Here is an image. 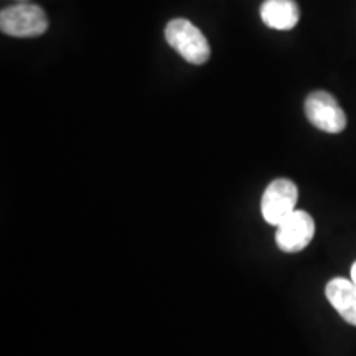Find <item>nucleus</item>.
Listing matches in <instances>:
<instances>
[{
  "label": "nucleus",
  "mask_w": 356,
  "mask_h": 356,
  "mask_svg": "<svg viewBox=\"0 0 356 356\" xmlns=\"http://www.w3.org/2000/svg\"><path fill=\"white\" fill-rule=\"evenodd\" d=\"M167 43L191 65H204L210 60L211 48L202 30L185 19H173L165 26Z\"/></svg>",
  "instance_id": "1"
},
{
  "label": "nucleus",
  "mask_w": 356,
  "mask_h": 356,
  "mask_svg": "<svg viewBox=\"0 0 356 356\" xmlns=\"http://www.w3.org/2000/svg\"><path fill=\"white\" fill-rule=\"evenodd\" d=\"M0 30L15 38L40 37L48 30V17L40 6L20 2L3 8L0 13Z\"/></svg>",
  "instance_id": "2"
},
{
  "label": "nucleus",
  "mask_w": 356,
  "mask_h": 356,
  "mask_svg": "<svg viewBox=\"0 0 356 356\" xmlns=\"http://www.w3.org/2000/svg\"><path fill=\"white\" fill-rule=\"evenodd\" d=\"M297 200H299V188L293 181L287 178H277L267 188L261 200V213L266 222L277 226L289 215L296 211Z\"/></svg>",
  "instance_id": "3"
},
{
  "label": "nucleus",
  "mask_w": 356,
  "mask_h": 356,
  "mask_svg": "<svg viewBox=\"0 0 356 356\" xmlns=\"http://www.w3.org/2000/svg\"><path fill=\"white\" fill-rule=\"evenodd\" d=\"M305 115L312 126L327 134H338L346 127V115L338 101L327 91H314L305 99Z\"/></svg>",
  "instance_id": "4"
},
{
  "label": "nucleus",
  "mask_w": 356,
  "mask_h": 356,
  "mask_svg": "<svg viewBox=\"0 0 356 356\" xmlns=\"http://www.w3.org/2000/svg\"><path fill=\"white\" fill-rule=\"evenodd\" d=\"M315 234V222L309 213L296 210L277 226L275 243L280 251L299 252L309 246Z\"/></svg>",
  "instance_id": "5"
},
{
  "label": "nucleus",
  "mask_w": 356,
  "mask_h": 356,
  "mask_svg": "<svg viewBox=\"0 0 356 356\" xmlns=\"http://www.w3.org/2000/svg\"><path fill=\"white\" fill-rule=\"evenodd\" d=\"M325 296L345 322L356 327V284L351 279L335 277L327 284Z\"/></svg>",
  "instance_id": "6"
},
{
  "label": "nucleus",
  "mask_w": 356,
  "mask_h": 356,
  "mask_svg": "<svg viewBox=\"0 0 356 356\" xmlns=\"http://www.w3.org/2000/svg\"><path fill=\"white\" fill-rule=\"evenodd\" d=\"M261 20L274 30H292L300 20V8L293 0H264Z\"/></svg>",
  "instance_id": "7"
},
{
  "label": "nucleus",
  "mask_w": 356,
  "mask_h": 356,
  "mask_svg": "<svg viewBox=\"0 0 356 356\" xmlns=\"http://www.w3.org/2000/svg\"><path fill=\"white\" fill-rule=\"evenodd\" d=\"M350 274H351V280H353V282L356 284V262L353 266H351V270H350Z\"/></svg>",
  "instance_id": "8"
}]
</instances>
